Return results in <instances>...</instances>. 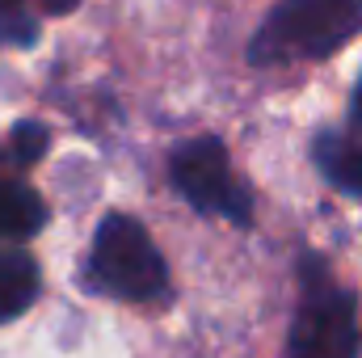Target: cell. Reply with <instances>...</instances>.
<instances>
[{
    "label": "cell",
    "instance_id": "1",
    "mask_svg": "<svg viewBox=\"0 0 362 358\" xmlns=\"http://www.w3.org/2000/svg\"><path fill=\"white\" fill-rule=\"evenodd\" d=\"M362 34V0H278L249 42V64L278 68L329 59Z\"/></svg>",
    "mask_w": 362,
    "mask_h": 358
},
{
    "label": "cell",
    "instance_id": "2",
    "mask_svg": "<svg viewBox=\"0 0 362 358\" xmlns=\"http://www.w3.org/2000/svg\"><path fill=\"white\" fill-rule=\"evenodd\" d=\"M362 329L354 295L333 278L325 258H299V308L286 333V358H358Z\"/></svg>",
    "mask_w": 362,
    "mask_h": 358
},
{
    "label": "cell",
    "instance_id": "3",
    "mask_svg": "<svg viewBox=\"0 0 362 358\" xmlns=\"http://www.w3.org/2000/svg\"><path fill=\"white\" fill-rule=\"evenodd\" d=\"M89 282L97 291L114 295V299H156L169 287V266L156 253L148 228L131 215H110L101 219L97 236H93L89 253Z\"/></svg>",
    "mask_w": 362,
    "mask_h": 358
},
{
    "label": "cell",
    "instance_id": "4",
    "mask_svg": "<svg viewBox=\"0 0 362 358\" xmlns=\"http://www.w3.org/2000/svg\"><path fill=\"white\" fill-rule=\"evenodd\" d=\"M169 173L194 211L223 215L232 224H253V194L232 173V161L215 135H198L181 144L169 161Z\"/></svg>",
    "mask_w": 362,
    "mask_h": 358
},
{
    "label": "cell",
    "instance_id": "5",
    "mask_svg": "<svg viewBox=\"0 0 362 358\" xmlns=\"http://www.w3.org/2000/svg\"><path fill=\"white\" fill-rule=\"evenodd\" d=\"M312 156L329 185H337L350 198H362V122L350 118L341 131H320L312 144Z\"/></svg>",
    "mask_w": 362,
    "mask_h": 358
},
{
    "label": "cell",
    "instance_id": "6",
    "mask_svg": "<svg viewBox=\"0 0 362 358\" xmlns=\"http://www.w3.org/2000/svg\"><path fill=\"white\" fill-rule=\"evenodd\" d=\"M38 299V266L30 253L0 249V325L21 316Z\"/></svg>",
    "mask_w": 362,
    "mask_h": 358
},
{
    "label": "cell",
    "instance_id": "7",
    "mask_svg": "<svg viewBox=\"0 0 362 358\" xmlns=\"http://www.w3.org/2000/svg\"><path fill=\"white\" fill-rule=\"evenodd\" d=\"M42 219H47V207L30 185L0 181V241L34 236L42 228Z\"/></svg>",
    "mask_w": 362,
    "mask_h": 358
},
{
    "label": "cell",
    "instance_id": "8",
    "mask_svg": "<svg viewBox=\"0 0 362 358\" xmlns=\"http://www.w3.org/2000/svg\"><path fill=\"white\" fill-rule=\"evenodd\" d=\"M34 38H38V25H34L25 0H0V42L30 47Z\"/></svg>",
    "mask_w": 362,
    "mask_h": 358
},
{
    "label": "cell",
    "instance_id": "9",
    "mask_svg": "<svg viewBox=\"0 0 362 358\" xmlns=\"http://www.w3.org/2000/svg\"><path fill=\"white\" fill-rule=\"evenodd\" d=\"M13 144H17V156H21V161H38L42 148H47V127H38V122H21V127L13 131Z\"/></svg>",
    "mask_w": 362,
    "mask_h": 358
},
{
    "label": "cell",
    "instance_id": "10",
    "mask_svg": "<svg viewBox=\"0 0 362 358\" xmlns=\"http://www.w3.org/2000/svg\"><path fill=\"white\" fill-rule=\"evenodd\" d=\"M76 4H81V0H42V8H47L51 17H68Z\"/></svg>",
    "mask_w": 362,
    "mask_h": 358
},
{
    "label": "cell",
    "instance_id": "11",
    "mask_svg": "<svg viewBox=\"0 0 362 358\" xmlns=\"http://www.w3.org/2000/svg\"><path fill=\"white\" fill-rule=\"evenodd\" d=\"M350 118L362 122V81H358V89H354V101H350Z\"/></svg>",
    "mask_w": 362,
    "mask_h": 358
}]
</instances>
